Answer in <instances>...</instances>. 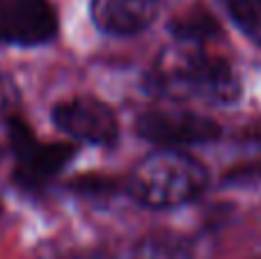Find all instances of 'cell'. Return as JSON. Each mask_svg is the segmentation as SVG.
<instances>
[{
    "mask_svg": "<svg viewBox=\"0 0 261 259\" xmlns=\"http://www.w3.org/2000/svg\"><path fill=\"white\" fill-rule=\"evenodd\" d=\"M142 90L158 99H197L213 106H231L243 94L239 73L225 58L186 41H172L156 55L142 76Z\"/></svg>",
    "mask_w": 261,
    "mask_h": 259,
    "instance_id": "1",
    "label": "cell"
},
{
    "mask_svg": "<svg viewBox=\"0 0 261 259\" xmlns=\"http://www.w3.org/2000/svg\"><path fill=\"white\" fill-rule=\"evenodd\" d=\"M58 32L60 18L50 0H0V46H46Z\"/></svg>",
    "mask_w": 261,
    "mask_h": 259,
    "instance_id": "6",
    "label": "cell"
},
{
    "mask_svg": "<svg viewBox=\"0 0 261 259\" xmlns=\"http://www.w3.org/2000/svg\"><path fill=\"white\" fill-rule=\"evenodd\" d=\"M50 122L69 138L94 147H115L119 140V119L108 103L96 96H73L50 110Z\"/></svg>",
    "mask_w": 261,
    "mask_h": 259,
    "instance_id": "5",
    "label": "cell"
},
{
    "mask_svg": "<svg viewBox=\"0 0 261 259\" xmlns=\"http://www.w3.org/2000/svg\"><path fill=\"white\" fill-rule=\"evenodd\" d=\"M229 21L261 48V0H218Z\"/></svg>",
    "mask_w": 261,
    "mask_h": 259,
    "instance_id": "10",
    "label": "cell"
},
{
    "mask_svg": "<svg viewBox=\"0 0 261 259\" xmlns=\"http://www.w3.org/2000/svg\"><path fill=\"white\" fill-rule=\"evenodd\" d=\"M161 14V0H90V18L110 37L144 32Z\"/></svg>",
    "mask_w": 261,
    "mask_h": 259,
    "instance_id": "7",
    "label": "cell"
},
{
    "mask_svg": "<svg viewBox=\"0 0 261 259\" xmlns=\"http://www.w3.org/2000/svg\"><path fill=\"white\" fill-rule=\"evenodd\" d=\"M21 108V87L7 71H0V124L18 113Z\"/></svg>",
    "mask_w": 261,
    "mask_h": 259,
    "instance_id": "12",
    "label": "cell"
},
{
    "mask_svg": "<svg viewBox=\"0 0 261 259\" xmlns=\"http://www.w3.org/2000/svg\"><path fill=\"white\" fill-rule=\"evenodd\" d=\"M133 131L140 140L156 147H197L222 138L213 117L184 108H153L135 117Z\"/></svg>",
    "mask_w": 261,
    "mask_h": 259,
    "instance_id": "4",
    "label": "cell"
},
{
    "mask_svg": "<svg viewBox=\"0 0 261 259\" xmlns=\"http://www.w3.org/2000/svg\"><path fill=\"white\" fill-rule=\"evenodd\" d=\"M0 214H3V204H0Z\"/></svg>",
    "mask_w": 261,
    "mask_h": 259,
    "instance_id": "13",
    "label": "cell"
},
{
    "mask_svg": "<svg viewBox=\"0 0 261 259\" xmlns=\"http://www.w3.org/2000/svg\"><path fill=\"white\" fill-rule=\"evenodd\" d=\"M167 32L172 35L174 41H186V44H197L204 46L206 41H213L222 37V25L204 5H195V7L184 9L170 18L167 23Z\"/></svg>",
    "mask_w": 261,
    "mask_h": 259,
    "instance_id": "9",
    "label": "cell"
},
{
    "mask_svg": "<svg viewBox=\"0 0 261 259\" xmlns=\"http://www.w3.org/2000/svg\"><path fill=\"white\" fill-rule=\"evenodd\" d=\"M208 168L176 147H161L147 154L124 179V193L140 206L156 211L179 209L208 191Z\"/></svg>",
    "mask_w": 261,
    "mask_h": 259,
    "instance_id": "2",
    "label": "cell"
},
{
    "mask_svg": "<svg viewBox=\"0 0 261 259\" xmlns=\"http://www.w3.org/2000/svg\"><path fill=\"white\" fill-rule=\"evenodd\" d=\"M5 128H7L9 149L16 159L12 179L16 188L28 195H37L48 188V184L78 154V147L71 142H41L18 113L5 122Z\"/></svg>",
    "mask_w": 261,
    "mask_h": 259,
    "instance_id": "3",
    "label": "cell"
},
{
    "mask_svg": "<svg viewBox=\"0 0 261 259\" xmlns=\"http://www.w3.org/2000/svg\"><path fill=\"white\" fill-rule=\"evenodd\" d=\"M67 186L78 197H85L90 202H106L117 193H124V182L106 177V174H83V177L71 179Z\"/></svg>",
    "mask_w": 261,
    "mask_h": 259,
    "instance_id": "11",
    "label": "cell"
},
{
    "mask_svg": "<svg viewBox=\"0 0 261 259\" xmlns=\"http://www.w3.org/2000/svg\"><path fill=\"white\" fill-rule=\"evenodd\" d=\"M130 259H197V248L188 234L174 229H156L140 239Z\"/></svg>",
    "mask_w": 261,
    "mask_h": 259,
    "instance_id": "8",
    "label": "cell"
}]
</instances>
